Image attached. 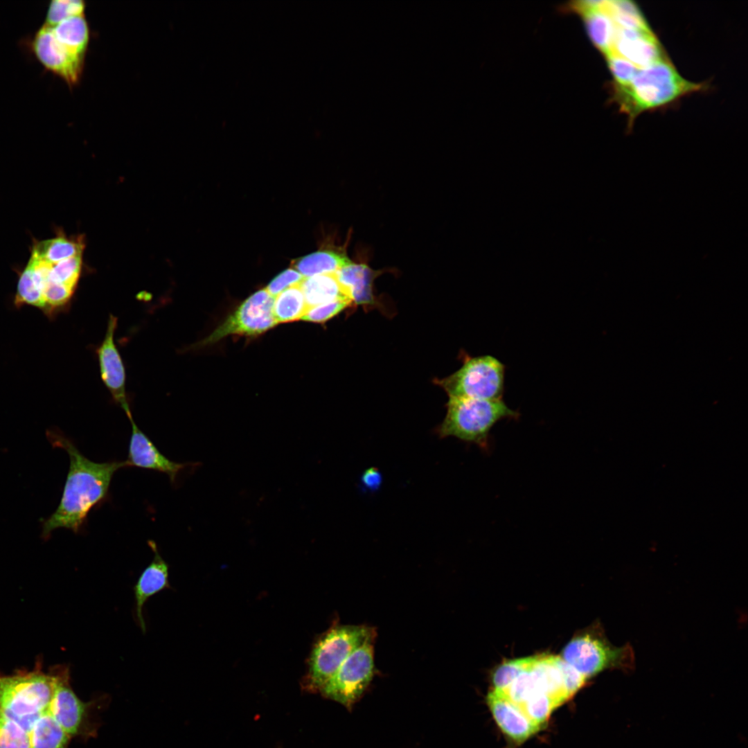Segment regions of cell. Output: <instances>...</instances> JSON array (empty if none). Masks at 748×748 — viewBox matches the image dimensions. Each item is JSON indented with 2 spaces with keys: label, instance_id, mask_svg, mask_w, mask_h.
Segmentation results:
<instances>
[{
  "label": "cell",
  "instance_id": "6da1fadb",
  "mask_svg": "<svg viewBox=\"0 0 748 748\" xmlns=\"http://www.w3.org/2000/svg\"><path fill=\"white\" fill-rule=\"evenodd\" d=\"M47 437L54 447L68 453L70 465L60 503L44 524V538L59 528L78 533L89 512L106 499L114 473L127 467L125 461L104 463L91 461L60 432L48 431Z\"/></svg>",
  "mask_w": 748,
  "mask_h": 748
},
{
  "label": "cell",
  "instance_id": "7a4b0ae2",
  "mask_svg": "<svg viewBox=\"0 0 748 748\" xmlns=\"http://www.w3.org/2000/svg\"><path fill=\"white\" fill-rule=\"evenodd\" d=\"M703 88L702 84L683 78L666 58L639 69L628 84H614V96L632 125L643 112L665 105Z\"/></svg>",
  "mask_w": 748,
  "mask_h": 748
},
{
  "label": "cell",
  "instance_id": "3957f363",
  "mask_svg": "<svg viewBox=\"0 0 748 748\" xmlns=\"http://www.w3.org/2000/svg\"><path fill=\"white\" fill-rule=\"evenodd\" d=\"M53 688L52 668L44 672L41 659L32 670H17L12 675L0 673V711L29 733L35 722L48 711Z\"/></svg>",
  "mask_w": 748,
  "mask_h": 748
},
{
  "label": "cell",
  "instance_id": "277c9868",
  "mask_svg": "<svg viewBox=\"0 0 748 748\" xmlns=\"http://www.w3.org/2000/svg\"><path fill=\"white\" fill-rule=\"evenodd\" d=\"M446 406V416L438 429L440 436H455L482 447L487 446L489 434L496 423L519 416L503 399L449 398Z\"/></svg>",
  "mask_w": 748,
  "mask_h": 748
},
{
  "label": "cell",
  "instance_id": "5b68a950",
  "mask_svg": "<svg viewBox=\"0 0 748 748\" xmlns=\"http://www.w3.org/2000/svg\"><path fill=\"white\" fill-rule=\"evenodd\" d=\"M375 630L366 625H337L332 627L314 645L305 687L321 691L334 676L350 654L368 639H375Z\"/></svg>",
  "mask_w": 748,
  "mask_h": 748
},
{
  "label": "cell",
  "instance_id": "8992f818",
  "mask_svg": "<svg viewBox=\"0 0 748 748\" xmlns=\"http://www.w3.org/2000/svg\"><path fill=\"white\" fill-rule=\"evenodd\" d=\"M505 373L506 366L494 356H466L458 371L434 382L449 398L500 400L504 393Z\"/></svg>",
  "mask_w": 748,
  "mask_h": 748
},
{
  "label": "cell",
  "instance_id": "52a82bcc",
  "mask_svg": "<svg viewBox=\"0 0 748 748\" xmlns=\"http://www.w3.org/2000/svg\"><path fill=\"white\" fill-rule=\"evenodd\" d=\"M561 657L587 679L607 668H630L634 659L629 645L614 646L598 630L573 638Z\"/></svg>",
  "mask_w": 748,
  "mask_h": 748
},
{
  "label": "cell",
  "instance_id": "ba28073f",
  "mask_svg": "<svg viewBox=\"0 0 748 748\" xmlns=\"http://www.w3.org/2000/svg\"><path fill=\"white\" fill-rule=\"evenodd\" d=\"M374 639L364 642L345 659L320 691L325 697L350 706L361 696L374 673Z\"/></svg>",
  "mask_w": 748,
  "mask_h": 748
},
{
  "label": "cell",
  "instance_id": "9c48e42d",
  "mask_svg": "<svg viewBox=\"0 0 748 748\" xmlns=\"http://www.w3.org/2000/svg\"><path fill=\"white\" fill-rule=\"evenodd\" d=\"M51 668L54 688L48 711L71 738L93 736L96 729L91 720V703L82 702L72 689L69 667Z\"/></svg>",
  "mask_w": 748,
  "mask_h": 748
},
{
  "label": "cell",
  "instance_id": "30bf717a",
  "mask_svg": "<svg viewBox=\"0 0 748 748\" xmlns=\"http://www.w3.org/2000/svg\"><path fill=\"white\" fill-rule=\"evenodd\" d=\"M275 298L265 289L258 291L227 318L201 345L213 344L231 334L256 335L274 327Z\"/></svg>",
  "mask_w": 748,
  "mask_h": 748
},
{
  "label": "cell",
  "instance_id": "8fae6325",
  "mask_svg": "<svg viewBox=\"0 0 748 748\" xmlns=\"http://www.w3.org/2000/svg\"><path fill=\"white\" fill-rule=\"evenodd\" d=\"M29 48L38 62L48 71L73 87L79 82L84 58L69 50L54 36L50 26L43 24L29 42Z\"/></svg>",
  "mask_w": 748,
  "mask_h": 748
},
{
  "label": "cell",
  "instance_id": "7c38bea8",
  "mask_svg": "<svg viewBox=\"0 0 748 748\" xmlns=\"http://www.w3.org/2000/svg\"><path fill=\"white\" fill-rule=\"evenodd\" d=\"M117 318L110 314L103 341L97 349L101 378L126 414L131 413L125 391V366L114 342Z\"/></svg>",
  "mask_w": 748,
  "mask_h": 748
},
{
  "label": "cell",
  "instance_id": "4fadbf2b",
  "mask_svg": "<svg viewBox=\"0 0 748 748\" xmlns=\"http://www.w3.org/2000/svg\"><path fill=\"white\" fill-rule=\"evenodd\" d=\"M609 54L619 56L639 69L668 58L651 30H636L616 26Z\"/></svg>",
  "mask_w": 748,
  "mask_h": 748
},
{
  "label": "cell",
  "instance_id": "5bb4252c",
  "mask_svg": "<svg viewBox=\"0 0 748 748\" xmlns=\"http://www.w3.org/2000/svg\"><path fill=\"white\" fill-rule=\"evenodd\" d=\"M127 416L132 425L128 457L125 461L127 467L134 466L162 472L168 475L171 483H175L178 474L190 464L177 463L166 458L137 427L132 413Z\"/></svg>",
  "mask_w": 748,
  "mask_h": 748
},
{
  "label": "cell",
  "instance_id": "9a60e30c",
  "mask_svg": "<svg viewBox=\"0 0 748 748\" xmlns=\"http://www.w3.org/2000/svg\"><path fill=\"white\" fill-rule=\"evenodd\" d=\"M487 704L500 729L517 743L524 742L541 729L500 692H490Z\"/></svg>",
  "mask_w": 748,
  "mask_h": 748
},
{
  "label": "cell",
  "instance_id": "2e32d148",
  "mask_svg": "<svg viewBox=\"0 0 748 748\" xmlns=\"http://www.w3.org/2000/svg\"><path fill=\"white\" fill-rule=\"evenodd\" d=\"M148 544L154 553L153 560L142 571L133 588L136 601V619L140 628L144 633L146 631L143 614L145 603L154 594L170 587L168 581V564L160 555L154 541H148Z\"/></svg>",
  "mask_w": 748,
  "mask_h": 748
},
{
  "label": "cell",
  "instance_id": "e0dca14e",
  "mask_svg": "<svg viewBox=\"0 0 748 748\" xmlns=\"http://www.w3.org/2000/svg\"><path fill=\"white\" fill-rule=\"evenodd\" d=\"M381 274L382 270H374L364 262L351 261L339 269L335 275L350 303L372 305L375 303L373 281Z\"/></svg>",
  "mask_w": 748,
  "mask_h": 748
},
{
  "label": "cell",
  "instance_id": "ac0fdd59",
  "mask_svg": "<svg viewBox=\"0 0 748 748\" xmlns=\"http://www.w3.org/2000/svg\"><path fill=\"white\" fill-rule=\"evenodd\" d=\"M576 10L582 15L587 33L598 50L607 55L614 38L616 26L612 19L597 6V1L580 2Z\"/></svg>",
  "mask_w": 748,
  "mask_h": 748
},
{
  "label": "cell",
  "instance_id": "d6986e66",
  "mask_svg": "<svg viewBox=\"0 0 748 748\" xmlns=\"http://www.w3.org/2000/svg\"><path fill=\"white\" fill-rule=\"evenodd\" d=\"M529 670L539 689L549 695L559 706L569 700L554 655L534 656Z\"/></svg>",
  "mask_w": 748,
  "mask_h": 748
},
{
  "label": "cell",
  "instance_id": "ffe728a7",
  "mask_svg": "<svg viewBox=\"0 0 748 748\" xmlns=\"http://www.w3.org/2000/svg\"><path fill=\"white\" fill-rule=\"evenodd\" d=\"M352 260L346 249H322L293 262V267L304 278L335 274Z\"/></svg>",
  "mask_w": 748,
  "mask_h": 748
},
{
  "label": "cell",
  "instance_id": "44dd1931",
  "mask_svg": "<svg viewBox=\"0 0 748 748\" xmlns=\"http://www.w3.org/2000/svg\"><path fill=\"white\" fill-rule=\"evenodd\" d=\"M48 26L62 44L74 54L84 58L89 40V28L84 15L69 17Z\"/></svg>",
  "mask_w": 748,
  "mask_h": 748
},
{
  "label": "cell",
  "instance_id": "7402d4cb",
  "mask_svg": "<svg viewBox=\"0 0 748 748\" xmlns=\"http://www.w3.org/2000/svg\"><path fill=\"white\" fill-rule=\"evenodd\" d=\"M308 309L339 299H347L335 273L305 278L301 283Z\"/></svg>",
  "mask_w": 748,
  "mask_h": 748
},
{
  "label": "cell",
  "instance_id": "603a6c76",
  "mask_svg": "<svg viewBox=\"0 0 748 748\" xmlns=\"http://www.w3.org/2000/svg\"><path fill=\"white\" fill-rule=\"evenodd\" d=\"M70 738L48 711L39 718L29 732L30 748H68Z\"/></svg>",
  "mask_w": 748,
  "mask_h": 748
},
{
  "label": "cell",
  "instance_id": "cb8c5ba5",
  "mask_svg": "<svg viewBox=\"0 0 748 748\" xmlns=\"http://www.w3.org/2000/svg\"><path fill=\"white\" fill-rule=\"evenodd\" d=\"M83 249L84 244L81 240L60 236L35 244L31 256L53 265L82 256Z\"/></svg>",
  "mask_w": 748,
  "mask_h": 748
},
{
  "label": "cell",
  "instance_id": "d4e9b609",
  "mask_svg": "<svg viewBox=\"0 0 748 748\" xmlns=\"http://www.w3.org/2000/svg\"><path fill=\"white\" fill-rule=\"evenodd\" d=\"M598 7L620 28L650 30L638 7L630 1H597Z\"/></svg>",
  "mask_w": 748,
  "mask_h": 748
},
{
  "label": "cell",
  "instance_id": "484cf974",
  "mask_svg": "<svg viewBox=\"0 0 748 748\" xmlns=\"http://www.w3.org/2000/svg\"><path fill=\"white\" fill-rule=\"evenodd\" d=\"M308 308L301 284L292 286L275 297L273 315L276 323L301 319Z\"/></svg>",
  "mask_w": 748,
  "mask_h": 748
},
{
  "label": "cell",
  "instance_id": "4316f807",
  "mask_svg": "<svg viewBox=\"0 0 748 748\" xmlns=\"http://www.w3.org/2000/svg\"><path fill=\"white\" fill-rule=\"evenodd\" d=\"M559 705L542 691L533 693L519 708L535 724L542 729L551 712Z\"/></svg>",
  "mask_w": 748,
  "mask_h": 748
},
{
  "label": "cell",
  "instance_id": "83f0119b",
  "mask_svg": "<svg viewBox=\"0 0 748 748\" xmlns=\"http://www.w3.org/2000/svg\"><path fill=\"white\" fill-rule=\"evenodd\" d=\"M533 661V657L508 660L500 664L493 673L494 690L504 691L516 677L527 670Z\"/></svg>",
  "mask_w": 748,
  "mask_h": 748
},
{
  "label": "cell",
  "instance_id": "f1b7e54d",
  "mask_svg": "<svg viewBox=\"0 0 748 748\" xmlns=\"http://www.w3.org/2000/svg\"><path fill=\"white\" fill-rule=\"evenodd\" d=\"M82 256L72 257L53 264L48 280L75 290L81 271Z\"/></svg>",
  "mask_w": 748,
  "mask_h": 748
},
{
  "label": "cell",
  "instance_id": "f546056e",
  "mask_svg": "<svg viewBox=\"0 0 748 748\" xmlns=\"http://www.w3.org/2000/svg\"><path fill=\"white\" fill-rule=\"evenodd\" d=\"M0 748H30L29 733L1 711Z\"/></svg>",
  "mask_w": 748,
  "mask_h": 748
},
{
  "label": "cell",
  "instance_id": "4dcf8cb0",
  "mask_svg": "<svg viewBox=\"0 0 748 748\" xmlns=\"http://www.w3.org/2000/svg\"><path fill=\"white\" fill-rule=\"evenodd\" d=\"M537 691H541L528 668L519 674L504 691L500 693L514 704L520 707L533 693Z\"/></svg>",
  "mask_w": 748,
  "mask_h": 748
},
{
  "label": "cell",
  "instance_id": "1f68e13d",
  "mask_svg": "<svg viewBox=\"0 0 748 748\" xmlns=\"http://www.w3.org/2000/svg\"><path fill=\"white\" fill-rule=\"evenodd\" d=\"M84 1L80 0H53L47 8L44 24L55 25L69 17L83 15Z\"/></svg>",
  "mask_w": 748,
  "mask_h": 748
},
{
  "label": "cell",
  "instance_id": "d6a6232c",
  "mask_svg": "<svg viewBox=\"0 0 748 748\" xmlns=\"http://www.w3.org/2000/svg\"><path fill=\"white\" fill-rule=\"evenodd\" d=\"M350 303L347 299H339L319 305L308 309L301 319L317 323L324 322L337 315Z\"/></svg>",
  "mask_w": 748,
  "mask_h": 748
},
{
  "label": "cell",
  "instance_id": "836d02e7",
  "mask_svg": "<svg viewBox=\"0 0 748 748\" xmlns=\"http://www.w3.org/2000/svg\"><path fill=\"white\" fill-rule=\"evenodd\" d=\"M605 57L616 85L628 84L639 69L632 62L616 55L609 54Z\"/></svg>",
  "mask_w": 748,
  "mask_h": 748
},
{
  "label": "cell",
  "instance_id": "e575fe53",
  "mask_svg": "<svg viewBox=\"0 0 748 748\" xmlns=\"http://www.w3.org/2000/svg\"><path fill=\"white\" fill-rule=\"evenodd\" d=\"M555 661L561 673L567 695L569 699L584 685L587 679L561 657L555 656Z\"/></svg>",
  "mask_w": 748,
  "mask_h": 748
},
{
  "label": "cell",
  "instance_id": "d590c367",
  "mask_svg": "<svg viewBox=\"0 0 748 748\" xmlns=\"http://www.w3.org/2000/svg\"><path fill=\"white\" fill-rule=\"evenodd\" d=\"M305 278L296 269H288L280 273L268 285L266 290L274 298L287 288L301 284Z\"/></svg>",
  "mask_w": 748,
  "mask_h": 748
},
{
  "label": "cell",
  "instance_id": "8d00e7d4",
  "mask_svg": "<svg viewBox=\"0 0 748 748\" xmlns=\"http://www.w3.org/2000/svg\"><path fill=\"white\" fill-rule=\"evenodd\" d=\"M362 479L364 486L370 489H376L382 481L381 474L374 468L367 470L362 475Z\"/></svg>",
  "mask_w": 748,
  "mask_h": 748
}]
</instances>
